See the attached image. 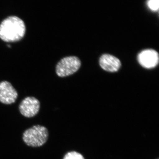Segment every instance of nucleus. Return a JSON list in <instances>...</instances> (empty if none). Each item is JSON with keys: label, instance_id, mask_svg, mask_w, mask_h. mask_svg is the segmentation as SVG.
<instances>
[{"label": "nucleus", "instance_id": "1", "mask_svg": "<svg viewBox=\"0 0 159 159\" xmlns=\"http://www.w3.org/2000/svg\"><path fill=\"white\" fill-rule=\"evenodd\" d=\"M25 23L16 16H9L0 25V39L6 42L19 41L25 36Z\"/></svg>", "mask_w": 159, "mask_h": 159}, {"label": "nucleus", "instance_id": "2", "mask_svg": "<svg viewBox=\"0 0 159 159\" xmlns=\"http://www.w3.org/2000/svg\"><path fill=\"white\" fill-rule=\"evenodd\" d=\"M48 131L46 127L40 125H34L24 132L23 140L30 147H40L48 141Z\"/></svg>", "mask_w": 159, "mask_h": 159}, {"label": "nucleus", "instance_id": "3", "mask_svg": "<svg viewBox=\"0 0 159 159\" xmlns=\"http://www.w3.org/2000/svg\"><path fill=\"white\" fill-rule=\"evenodd\" d=\"M81 66V61L76 56L64 57L57 64L56 73L60 77H66L76 73Z\"/></svg>", "mask_w": 159, "mask_h": 159}, {"label": "nucleus", "instance_id": "4", "mask_svg": "<svg viewBox=\"0 0 159 159\" xmlns=\"http://www.w3.org/2000/svg\"><path fill=\"white\" fill-rule=\"evenodd\" d=\"M39 101L34 97H27L23 99L19 105L20 113L24 116L31 118L36 116L39 111Z\"/></svg>", "mask_w": 159, "mask_h": 159}, {"label": "nucleus", "instance_id": "5", "mask_svg": "<svg viewBox=\"0 0 159 159\" xmlns=\"http://www.w3.org/2000/svg\"><path fill=\"white\" fill-rule=\"evenodd\" d=\"M138 61L143 67L152 69L155 67L159 63V55L153 49H146L139 53Z\"/></svg>", "mask_w": 159, "mask_h": 159}, {"label": "nucleus", "instance_id": "6", "mask_svg": "<svg viewBox=\"0 0 159 159\" xmlns=\"http://www.w3.org/2000/svg\"><path fill=\"white\" fill-rule=\"evenodd\" d=\"M17 97V91L10 83L7 81L0 82V102L5 104H12Z\"/></svg>", "mask_w": 159, "mask_h": 159}, {"label": "nucleus", "instance_id": "7", "mask_svg": "<svg viewBox=\"0 0 159 159\" xmlns=\"http://www.w3.org/2000/svg\"><path fill=\"white\" fill-rule=\"evenodd\" d=\"M99 62L101 68L108 72H117L121 67V63L119 59L111 54L102 55L99 58Z\"/></svg>", "mask_w": 159, "mask_h": 159}, {"label": "nucleus", "instance_id": "8", "mask_svg": "<svg viewBox=\"0 0 159 159\" xmlns=\"http://www.w3.org/2000/svg\"><path fill=\"white\" fill-rule=\"evenodd\" d=\"M63 159H84L82 155L76 152H70L66 154Z\"/></svg>", "mask_w": 159, "mask_h": 159}, {"label": "nucleus", "instance_id": "9", "mask_svg": "<svg viewBox=\"0 0 159 159\" xmlns=\"http://www.w3.org/2000/svg\"><path fill=\"white\" fill-rule=\"evenodd\" d=\"M159 0H148V7L152 11H155L159 9Z\"/></svg>", "mask_w": 159, "mask_h": 159}, {"label": "nucleus", "instance_id": "10", "mask_svg": "<svg viewBox=\"0 0 159 159\" xmlns=\"http://www.w3.org/2000/svg\"></svg>", "mask_w": 159, "mask_h": 159}]
</instances>
